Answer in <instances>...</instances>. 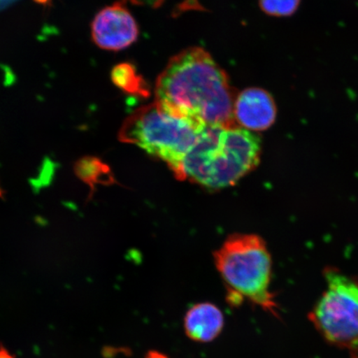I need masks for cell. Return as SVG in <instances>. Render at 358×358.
Masks as SVG:
<instances>
[{"label":"cell","instance_id":"6da1fadb","mask_svg":"<svg viewBox=\"0 0 358 358\" xmlns=\"http://www.w3.org/2000/svg\"><path fill=\"white\" fill-rule=\"evenodd\" d=\"M155 102L170 113L205 127H237L236 93L227 74L203 48L173 56L155 84Z\"/></svg>","mask_w":358,"mask_h":358},{"label":"cell","instance_id":"7a4b0ae2","mask_svg":"<svg viewBox=\"0 0 358 358\" xmlns=\"http://www.w3.org/2000/svg\"><path fill=\"white\" fill-rule=\"evenodd\" d=\"M262 141L237 127H206L183 161V180L216 190L234 185L257 166Z\"/></svg>","mask_w":358,"mask_h":358},{"label":"cell","instance_id":"3957f363","mask_svg":"<svg viewBox=\"0 0 358 358\" xmlns=\"http://www.w3.org/2000/svg\"><path fill=\"white\" fill-rule=\"evenodd\" d=\"M215 265L225 282L227 302L240 306L244 299L279 317L271 293V258L265 241L254 234H234L214 253Z\"/></svg>","mask_w":358,"mask_h":358},{"label":"cell","instance_id":"277c9868","mask_svg":"<svg viewBox=\"0 0 358 358\" xmlns=\"http://www.w3.org/2000/svg\"><path fill=\"white\" fill-rule=\"evenodd\" d=\"M205 127L196 120L170 113L155 101L128 116L120 129L119 141L163 161L183 180V161Z\"/></svg>","mask_w":358,"mask_h":358},{"label":"cell","instance_id":"5b68a950","mask_svg":"<svg viewBox=\"0 0 358 358\" xmlns=\"http://www.w3.org/2000/svg\"><path fill=\"white\" fill-rule=\"evenodd\" d=\"M327 288L310 320L333 345L358 348V281L334 268L325 271Z\"/></svg>","mask_w":358,"mask_h":358},{"label":"cell","instance_id":"8992f818","mask_svg":"<svg viewBox=\"0 0 358 358\" xmlns=\"http://www.w3.org/2000/svg\"><path fill=\"white\" fill-rule=\"evenodd\" d=\"M138 34L136 20L122 2L103 8L92 24L93 41L104 50H123L136 42Z\"/></svg>","mask_w":358,"mask_h":358},{"label":"cell","instance_id":"52a82bcc","mask_svg":"<svg viewBox=\"0 0 358 358\" xmlns=\"http://www.w3.org/2000/svg\"><path fill=\"white\" fill-rule=\"evenodd\" d=\"M276 114L275 102L266 90L245 89L236 97L234 118L241 128L252 132L266 131L275 123Z\"/></svg>","mask_w":358,"mask_h":358},{"label":"cell","instance_id":"ba28073f","mask_svg":"<svg viewBox=\"0 0 358 358\" xmlns=\"http://www.w3.org/2000/svg\"><path fill=\"white\" fill-rule=\"evenodd\" d=\"M224 325L225 319L220 308L208 302L192 306L183 320L187 337L201 343L214 341L222 334Z\"/></svg>","mask_w":358,"mask_h":358},{"label":"cell","instance_id":"9c48e42d","mask_svg":"<svg viewBox=\"0 0 358 358\" xmlns=\"http://www.w3.org/2000/svg\"><path fill=\"white\" fill-rule=\"evenodd\" d=\"M74 172L80 180L91 187L92 192L97 185H111L115 182L109 165L96 157L87 156L80 159L74 165Z\"/></svg>","mask_w":358,"mask_h":358},{"label":"cell","instance_id":"30bf717a","mask_svg":"<svg viewBox=\"0 0 358 358\" xmlns=\"http://www.w3.org/2000/svg\"><path fill=\"white\" fill-rule=\"evenodd\" d=\"M112 82L122 91L133 95H149L145 80L138 75L136 69L129 64H122L111 71Z\"/></svg>","mask_w":358,"mask_h":358},{"label":"cell","instance_id":"8fae6325","mask_svg":"<svg viewBox=\"0 0 358 358\" xmlns=\"http://www.w3.org/2000/svg\"><path fill=\"white\" fill-rule=\"evenodd\" d=\"M301 0H259V8L273 17H288L297 11Z\"/></svg>","mask_w":358,"mask_h":358},{"label":"cell","instance_id":"7c38bea8","mask_svg":"<svg viewBox=\"0 0 358 358\" xmlns=\"http://www.w3.org/2000/svg\"><path fill=\"white\" fill-rule=\"evenodd\" d=\"M134 4V6H147L151 8H158L161 6L165 0H124Z\"/></svg>","mask_w":358,"mask_h":358},{"label":"cell","instance_id":"4fadbf2b","mask_svg":"<svg viewBox=\"0 0 358 358\" xmlns=\"http://www.w3.org/2000/svg\"><path fill=\"white\" fill-rule=\"evenodd\" d=\"M145 358H169L166 355H164V353L155 351V350H151L150 352H147V355L145 356Z\"/></svg>","mask_w":358,"mask_h":358},{"label":"cell","instance_id":"5bb4252c","mask_svg":"<svg viewBox=\"0 0 358 358\" xmlns=\"http://www.w3.org/2000/svg\"><path fill=\"white\" fill-rule=\"evenodd\" d=\"M0 358H15L6 348L0 347Z\"/></svg>","mask_w":358,"mask_h":358},{"label":"cell","instance_id":"9a60e30c","mask_svg":"<svg viewBox=\"0 0 358 358\" xmlns=\"http://www.w3.org/2000/svg\"><path fill=\"white\" fill-rule=\"evenodd\" d=\"M352 358H358V348L356 350L351 352Z\"/></svg>","mask_w":358,"mask_h":358}]
</instances>
